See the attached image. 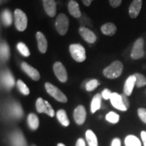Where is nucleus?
I'll list each match as a JSON object with an SVG mask.
<instances>
[{"label": "nucleus", "mask_w": 146, "mask_h": 146, "mask_svg": "<svg viewBox=\"0 0 146 146\" xmlns=\"http://www.w3.org/2000/svg\"><path fill=\"white\" fill-rule=\"evenodd\" d=\"M123 71V64L120 61H114L108 66L104 68L103 71V74L106 77L114 79L121 75Z\"/></svg>", "instance_id": "nucleus-1"}, {"label": "nucleus", "mask_w": 146, "mask_h": 146, "mask_svg": "<svg viewBox=\"0 0 146 146\" xmlns=\"http://www.w3.org/2000/svg\"><path fill=\"white\" fill-rule=\"evenodd\" d=\"M14 24L16 28L19 31H24L28 25V18L26 14L21 9H16L14 11Z\"/></svg>", "instance_id": "nucleus-2"}, {"label": "nucleus", "mask_w": 146, "mask_h": 146, "mask_svg": "<svg viewBox=\"0 0 146 146\" xmlns=\"http://www.w3.org/2000/svg\"><path fill=\"white\" fill-rule=\"evenodd\" d=\"M69 50L73 59L78 62H82L86 59L85 49L81 44H71L69 47Z\"/></svg>", "instance_id": "nucleus-3"}, {"label": "nucleus", "mask_w": 146, "mask_h": 146, "mask_svg": "<svg viewBox=\"0 0 146 146\" xmlns=\"http://www.w3.org/2000/svg\"><path fill=\"white\" fill-rule=\"evenodd\" d=\"M45 88L46 89L47 92L57 101L62 102V103H66L68 101V99L65 94L53 84L46 83L45 84Z\"/></svg>", "instance_id": "nucleus-4"}, {"label": "nucleus", "mask_w": 146, "mask_h": 146, "mask_svg": "<svg viewBox=\"0 0 146 146\" xmlns=\"http://www.w3.org/2000/svg\"><path fill=\"white\" fill-rule=\"evenodd\" d=\"M69 27V19L64 14H60L56 21V28L58 33L61 35L66 34Z\"/></svg>", "instance_id": "nucleus-5"}, {"label": "nucleus", "mask_w": 146, "mask_h": 146, "mask_svg": "<svg viewBox=\"0 0 146 146\" xmlns=\"http://www.w3.org/2000/svg\"><path fill=\"white\" fill-rule=\"evenodd\" d=\"M144 41L143 38H139L133 45L131 56L133 60H139L144 56Z\"/></svg>", "instance_id": "nucleus-6"}, {"label": "nucleus", "mask_w": 146, "mask_h": 146, "mask_svg": "<svg viewBox=\"0 0 146 146\" xmlns=\"http://www.w3.org/2000/svg\"><path fill=\"white\" fill-rule=\"evenodd\" d=\"M55 75L58 78V80L62 83H66L68 80V74L64 66L60 62H56L53 66Z\"/></svg>", "instance_id": "nucleus-7"}, {"label": "nucleus", "mask_w": 146, "mask_h": 146, "mask_svg": "<svg viewBox=\"0 0 146 146\" xmlns=\"http://www.w3.org/2000/svg\"><path fill=\"white\" fill-rule=\"evenodd\" d=\"M73 117L75 123L78 125H82L86 120L87 112L85 108L82 105L78 106L74 109L73 113Z\"/></svg>", "instance_id": "nucleus-8"}, {"label": "nucleus", "mask_w": 146, "mask_h": 146, "mask_svg": "<svg viewBox=\"0 0 146 146\" xmlns=\"http://www.w3.org/2000/svg\"><path fill=\"white\" fill-rule=\"evenodd\" d=\"M110 102L113 106V107L116 109L119 110L120 111H127V108L124 104V102L122 98L121 94H118V93L114 92L112 93V96H111Z\"/></svg>", "instance_id": "nucleus-9"}, {"label": "nucleus", "mask_w": 146, "mask_h": 146, "mask_svg": "<svg viewBox=\"0 0 146 146\" xmlns=\"http://www.w3.org/2000/svg\"><path fill=\"white\" fill-rule=\"evenodd\" d=\"M78 33L81 37L89 43H94L96 41V35L90 29L86 28L85 27H80L78 29Z\"/></svg>", "instance_id": "nucleus-10"}, {"label": "nucleus", "mask_w": 146, "mask_h": 146, "mask_svg": "<svg viewBox=\"0 0 146 146\" xmlns=\"http://www.w3.org/2000/svg\"><path fill=\"white\" fill-rule=\"evenodd\" d=\"M1 83L5 88L11 89L14 87V84H15L14 77L10 70H5L3 71L1 74Z\"/></svg>", "instance_id": "nucleus-11"}, {"label": "nucleus", "mask_w": 146, "mask_h": 146, "mask_svg": "<svg viewBox=\"0 0 146 146\" xmlns=\"http://www.w3.org/2000/svg\"><path fill=\"white\" fill-rule=\"evenodd\" d=\"M21 68L25 72H26L34 81H39L40 79V74L36 69L29 65L27 62H23L21 64Z\"/></svg>", "instance_id": "nucleus-12"}, {"label": "nucleus", "mask_w": 146, "mask_h": 146, "mask_svg": "<svg viewBox=\"0 0 146 146\" xmlns=\"http://www.w3.org/2000/svg\"><path fill=\"white\" fill-rule=\"evenodd\" d=\"M143 0H133L129 9V14L131 18H135L139 14L142 8Z\"/></svg>", "instance_id": "nucleus-13"}, {"label": "nucleus", "mask_w": 146, "mask_h": 146, "mask_svg": "<svg viewBox=\"0 0 146 146\" xmlns=\"http://www.w3.org/2000/svg\"><path fill=\"white\" fill-rule=\"evenodd\" d=\"M44 10L50 17H54L56 14V3L55 0H43Z\"/></svg>", "instance_id": "nucleus-14"}, {"label": "nucleus", "mask_w": 146, "mask_h": 146, "mask_svg": "<svg viewBox=\"0 0 146 146\" xmlns=\"http://www.w3.org/2000/svg\"><path fill=\"white\" fill-rule=\"evenodd\" d=\"M135 85H136L135 76L134 74L130 75L125 81L123 89V94H125L127 96H130L132 94Z\"/></svg>", "instance_id": "nucleus-15"}, {"label": "nucleus", "mask_w": 146, "mask_h": 146, "mask_svg": "<svg viewBox=\"0 0 146 146\" xmlns=\"http://www.w3.org/2000/svg\"><path fill=\"white\" fill-rule=\"evenodd\" d=\"M36 38L39 52L42 54H45L47 50V41L46 37L41 32H37L36 34Z\"/></svg>", "instance_id": "nucleus-16"}, {"label": "nucleus", "mask_w": 146, "mask_h": 146, "mask_svg": "<svg viewBox=\"0 0 146 146\" xmlns=\"http://www.w3.org/2000/svg\"><path fill=\"white\" fill-rule=\"evenodd\" d=\"M68 12L74 18H80L81 16V12L79 9V5L74 0H70L68 5Z\"/></svg>", "instance_id": "nucleus-17"}, {"label": "nucleus", "mask_w": 146, "mask_h": 146, "mask_svg": "<svg viewBox=\"0 0 146 146\" xmlns=\"http://www.w3.org/2000/svg\"><path fill=\"white\" fill-rule=\"evenodd\" d=\"M102 33L108 36H113L116 33L117 28L114 24L111 23H106L101 27Z\"/></svg>", "instance_id": "nucleus-18"}, {"label": "nucleus", "mask_w": 146, "mask_h": 146, "mask_svg": "<svg viewBox=\"0 0 146 146\" xmlns=\"http://www.w3.org/2000/svg\"><path fill=\"white\" fill-rule=\"evenodd\" d=\"M85 138L88 146H98V140L96 135L91 129H88L85 132Z\"/></svg>", "instance_id": "nucleus-19"}, {"label": "nucleus", "mask_w": 146, "mask_h": 146, "mask_svg": "<svg viewBox=\"0 0 146 146\" xmlns=\"http://www.w3.org/2000/svg\"><path fill=\"white\" fill-rule=\"evenodd\" d=\"M27 122H28V125L29 128L31 130L35 131L38 129L39 126V120L38 116L33 113H31L29 114L28 118H27Z\"/></svg>", "instance_id": "nucleus-20"}, {"label": "nucleus", "mask_w": 146, "mask_h": 146, "mask_svg": "<svg viewBox=\"0 0 146 146\" xmlns=\"http://www.w3.org/2000/svg\"><path fill=\"white\" fill-rule=\"evenodd\" d=\"M102 98V95H100V94H97L93 98L91 103V112L92 114H94L96 111L101 108Z\"/></svg>", "instance_id": "nucleus-21"}, {"label": "nucleus", "mask_w": 146, "mask_h": 146, "mask_svg": "<svg viewBox=\"0 0 146 146\" xmlns=\"http://www.w3.org/2000/svg\"><path fill=\"white\" fill-rule=\"evenodd\" d=\"M56 117L58 121L60 122V124L64 127H68L70 125V121L67 116L66 112L64 110H59L57 112H56Z\"/></svg>", "instance_id": "nucleus-22"}, {"label": "nucleus", "mask_w": 146, "mask_h": 146, "mask_svg": "<svg viewBox=\"0 0 146 146\" xmlns=\"http://www.w3.org/2000/svg\"><path fill=\"white\" fill-rule=\"evenodd\" d=\"M1 22L5 27H10L12 24V14L8 9H5L1 13Z\"/></svg>", "instance_id": "nucleus-23"}, {"label": "nucleus", "mask_w": 146, "mask_h": 146, "mask_svg": "<svg viewBox=\"0 0 146 146\" xmlns=\"http://www.w3.org/2000/svg\"><path fill=\"white\" fill-rule=\"evenodd\" d=\"M1 61L6 62L10 58V47L5 42H2L1 43Z\"/></svg>", "instance_id": "nucleus-24"}, {"label": "nucleus", "mask_w": 146, "mask_h": 146, "mask_svg": "<svg viewBox=\"0 0 146 146\" xmlns=\"http://www.w3.org/2000/svg\"><path fill=\"white\" fill-rule=\"evenodd\" d=\"M125 144L126 146H141L140 140L133 135H129L126 137Z\"/></svg>", "instance_id": "nucleus-25"}, {"label": "nucleus", "mask_w": 146, "mask_h": 146, "mask_svg": "<svg viewBox=\"0 0 146 146\" xmlns=\"http://www.w3.org/2000/svg\"><path fill=\"white\" fill-rule=\"evenodd\" d=\"M17 49L19 51V52L25 56V57H29L30 56L31 52L29 51L28 47L27 46L26 44L23 43V42H20L17 45Z\"/></svg>", "instance_id": "nucleus-26"}, {"label": "nucleus", "mask_w": 146, "mask_h": 146, "mask_svg": "<svg viewBox=\"0 0 146 146\" xmlns=\"http://www.w3.org/2000/svg\"><path fill=\"white\" fill-rule=\"evenodd\" d=\"M120 116L114 112H110L106 116V120L109 123L116 124L119 121Z\"/></svg>", "instance_id": "nucleus-27"}, {"label": "nucleus", "mask_w": 146, "mask_h": 146, "mask_svg": "<svg viewBox=\"0 0 146 146\" xmlns=\"http://www.w3.org/2000/svg\"><path fill=\"white\" fill-rule=\"evenodd\" d=\"M36 109L39 113H45L46 111V105L45 100L43 98H39L36 102Z\"/></svg>", "instance_id": "nucleus-28"}, {"label": "nucleus", "mask_w": 146, "mask_h": 146, "mask_svg": "<svg viewBox=\"0 0 146 146\" xmlns=\"http://www.w3.org/2000/svg\"><path fill=\"white\" fill-rule=\"evenodd\" d=\"M136 78V86L138 88L145 86L146 85V78L145 76L140 73H135L134 74Z\"/></svg>", "instance_id": "nucleus-29"}, {"label": "nucleus", "mask_w": 146, "mask_h": 146, "mask_svg": "<svg viewBox=\"0 0 146 146\" xmlns=\"http://www.w3.org/2000/svg\"><path fill=\"white\" fill-rule=\"evenodd\" d=\"M17 87L19 91L25 96H28L30 94V90L27 85L22 80H18L17 81Z\"/></svg>", "instance_id": "nucleus-30"}, {"label": "nucleus", "mask_w": 146, "mask_h": 146, "mask_svg": "<svg viewBox=\"0 0 146 146\" xmlns=\"http://www.w3.org/2000/svg\"><path fill=\"white\" fill-rule=\"evenodd\" d=\"M99 85V82L97 79H91L90 81L87 82L86 84V86H85V88H86V90L87 91H94L95 89L97 88V87Z\"/></svg>", "instance_id": "nucleus-31"}, {"label": "nucleus", "mask_w": 146, "mask_h": 146, "mask_svg": "<svg viewBox=\"0 0 146 146\" xmlns=\"http://www.w3.org/2000/svg\"><path fill=\"white\" fill-rule=\"evenodd\" d=\"M137 114L143 123L146 124V108H140L137 110Z\"/></svg>", "instance_id": "nucleus-32"}, {"label": "nucleus", "mask_w": 146, "mask_h": 146, "mask_svg": "<svg viewBox=\"0 0 146 146\" xmlns=\"http://www.w3.org/2000/svg\"><path fill=\"white\" fill-rule=\"evenodd\" d=\"M12 111H13V114L15 115L17 117H20L23 115V110H22V108L21 106L18 104H16L13 106V108H12Z\"/></svg>", "instance_id": "nucleus-33"}, {"label": "nucleus", "mask_w": 146, "mask_h": 146, "mask_svg": "<svg viewBox=\"0 0 146 146\" xmlns=\"http://www.w3.org/2000/svg\"><path fill=\"white\" fill-rule=\"evenodd\" d=\"M45 105H46V111H45V114H46L48 115V116H51V117H54L55 116V111L53 109V108L52 106L50 105V104L47 101H45Z\"/></svg>", "instance_id": "nucleus-34"}, {"label": "nucleus", "mask_w": 146, "mask_h": 146, "mask_svg": "<svg viewBox=\"0 0 146 146\" xmlns=\"http://www.w3.org/2000/svg\"><path fill=\"white\" fill-rule=\"evenodd\" d=\"M112 92L108 89H104L103 91L102 92V97L104 100H110V99L111 96H112Z\"/></svg>", "instance_id": "nucleus-35"}, {"label": "nucleus", "mask_w": 146, "mask_h": 146, "mask_svg": "<svg viewBox=\"0 0 146 146\" xmlns=\"http://www.w3.org/2000/svg\"><path fill=\"white\" fill-rule=\"evenodd\" d=\"M109 2L112 8H116L120 6L122 3V0H109Z\"/></svg>", "instance_id": "nucleus-36"}, {"label": "nucleus", "mask_w": 146, "mask_h": 146, "mask_svg": "<svg viewBox=\"0 0 146 146\" xmlns=\"http://www.w3.org/2000/svg\"><path fill=\"white\" fill-rule=\"evenodd\" d=\"M121 96H122V98H123L124 104H125L126 108H127L128 110L129 108V106H130V103H129V100L128 99V96H126L125 94H121Z\"/></svg>", "instance_id": "nucleus-37"}, {"label": "nucleus", "mask_w": 146, "mask_h": 146, "mask_svg": "<svg viewBox=\"0 0 146 146\" xmlns=\"http://www.w3.org/2000/svg\"><path fill=\"white\" fill-rule=\"evenodd\" d=\"M111 146H121V141L119 138H114L111 143Z\"/></svg>", "instance_id": "nucleus-38"}, {"label": "nucleus", "mask_w": 146, "mask_h": 146, "mask_svg": "<svg viewBox=\"0 0 146 146\" xmlns=\"http://www.w3.org/2000/svg\"><path fill=\"white\" fill-rule=\"evenodd\" d=\"M75 146H86V142L83 138H78L76 142Z\"/></svg>", "instance_id": "nucleus-39"}, {"label": "nucleus", "mask_w": 146, "mask_h": 146, "mask_svg": "<svg viewBox=\"0 0 146 146\" xmlns=\"http://www.w3.org/2000/svg\"><path fill=\"white\" fill-rule=\"evenodd\" d=\"M141 140L143 141V145L146 146V131H142L141 132Z\"/></svg>", "instance_id": "nucleus-40"}, {"label": "nucleus", "mask_w": 146, "mask_h": 146, "mask_svg": "<svg viewBox=\"0 0 146 146\" xmlns=\"http://www.w3.org/2000/svg\"><path fill=\"white\" fill-rule=\"evenodd\" d=\"M82 2L84 3V5H86V6H89L91 4V2H92L94 0H81Z\"/></svg>", "instance_id": "nucleus-41"}, {"label": "nucleus", "mask_w": 146, "mask_h": 146, "mask_svg": "<svg viewBox=\"0 0 146 146\" xmlns=\"http://www.w3.org/2000/svg\"><path fill=\"white\" fill-rule=\"evenodd\" d=\"M57 146H66V145L62 143H58Z\"/></svg>", "instance_id": "nucleus-42"}, {"label": "nucleus", "mask_w": 146, "mask_h": 146, "mask_svg": "<svg viewBox=\"0 0 146 146\" xmlns=\"http://www.w3.org/2000/svg\"><path fill=\"white\" fill-rule=\"evenodd\" d=\"M9 1V0H1V3H3L5 2H6V1Z\"/></svg>", "instance_id": "nucleus-43"}]
</instances>
